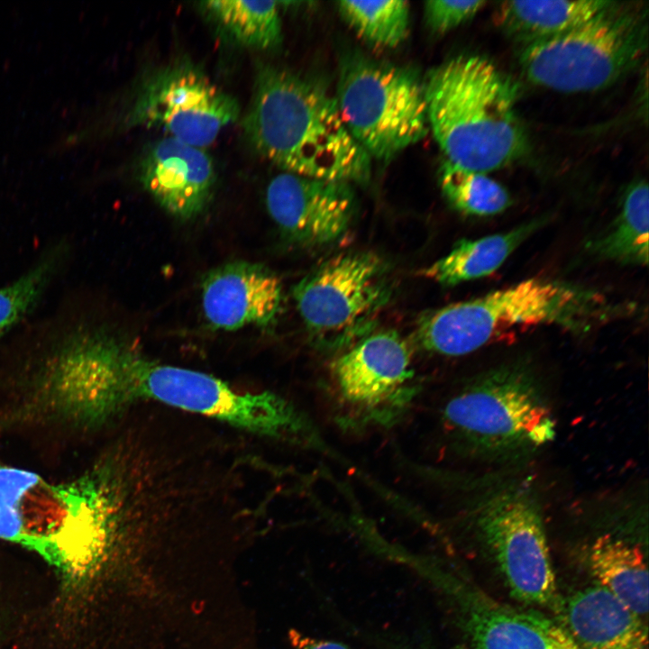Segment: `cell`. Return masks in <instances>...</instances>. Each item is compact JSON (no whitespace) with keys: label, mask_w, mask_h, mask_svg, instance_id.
<instances>
[{"label":"cell","mask_w":649,"mask_h":649,"mask_svg":"<svg viewBox=\"0 0 649 649\" xmlns=\"http://www.w3.org/2000/svg\"><path fill=\"white\" fill-rule=\"evenodd\" d=\"M243 121L253 147L284 172L366 182L370 157L347 130L334 97L316 82L270 65L257 69Z\"/></svg>","instance_id":"obj_1"},{"label":"cell","mask_w":649,"mask_h":649,"mask_svg":"<svg viewBox=\"0 0 649 649\" xmlns=\"http://www.w3.org/2000/svg\"><path fill=\"white\" fill-rule=\"evenodd\" d=\"M115 529L114 491L98 467L73 482L51 484L0 465V538L35 551L67 577L92 570Z\"/></svg>","instance_id":"obj_2"},{"label":"cell","mask_w":649,"mask_h":649,"mask_svg":"<svg viewBox=\"0 0 649 649\" xmlns=\"http://www.w3.org/2000/svg\"><path fill=\"white\" fill-rule=\"evenodd\" d=\"M424 87L429 128L451 164L486 173L526 151L517 87L489 59L454 57L434 68Z\"/></svg>","instance_id":"obj_3"},{"label":"cell","mask_w":649,"mask_h":649,"mask_svg":"<svg viewBox=\"0 0 649 649\" xmlns=\"http://www.w3.org/2000/svg\"><path fill=\"white\" fill-rule=\"evenodd\" d=\"M631 310L592 290L533 278L474 299L427 311L419 316L414 336L427 352L460 356L516 328L555 324L585 333Z\"/></svg>","instance_id":"obj_4"},{"label":"cell","mask_w":649,"mask_h":649,"mask_svg":"<svg viewBox=\"0 0 649 649\" xmlns=\"http://www.w3.org/2000/svg\"><path fill=\"white\" fill-rule=\"evenodd\" d=\"M443 427L458 449L488 460H509L546 445L555 421L533 371L505 364L479 375L442 410Z\"/></svg>","instance_id":"obj_5"},{"label":"cell","mask_w":649,"mask_h":649,"mask_svg":"<svg viewBox=\"0 0 649 649\" xmlns=\"http://www.w3.org/2000/svg\"><path fill=\"white\" fill-rule=\"evenodd\" d=\"M647 9L611 4L557 36L522 47L521 69L533 83L562 92L595 91L632 70L647 49Z\"/></svg>","instance_id":"obj_6"},{"label":"cell","mask_w":649,"mask_h":649,"mask_svg":"<svg viewBox=\"0 0 649 649\" xmlns=\"http://www.w3.org/2000/svg\"><path fill=\"white\" fill-rule=\"evenodd\" d=\"M148 402L270 438L279 436L289 418L287 400L273 392H241L210 374L151 361L124 343L117 378L120 413Z\"/></svg>","instance_id":"obj_7"},{"label":"cell","mask_w":649,"mask_h":649,"mask_svg":"<svg viewBox=\"0 0 649 649\" xmlns=\"http://www.w3.org/2000/svg\"><path fill=\"white\" fill-rule=\"evenodd\" d=\"M335 100L347 130L370 158L389 160L428 133L424 83L409 69L348 58Z\"/></svg>","instance_id":"obj_8"},{"label":"cell","mask_w":649,"mask_h":649,"mask_svg":"<svg viewBox=\"0 0 649 649\" xmlns=\"http://www.w3.org/2000/svg\"><path fill=\"white\" fill-rule=\"evenodd\" d=\"M387 267L375 253L343 252L296 284L293 297L317 347L341 350L372 332L392 294Z\"/></svg>","instance_id":"obj_9"},{"label":"cell","mask_w":649,"mask_h":649,"mask_svg":"<svg viewBox=\"0 0 649 649\" xmlns=\"http://www.w3.org/2000/svg\"><path fill=\"white\" fill-rule=\"evenodd\" d=\"M48 337L41 391L60 416L95 425L117 415L115 386L123 342L77 320Z\"/></svg>","instance_id":"obj_10"},{"label":"cell","mask_w":649,"mask_h":649,"mask_svg":"<svg viewBox=\"0 0 649 649\" xmlns=\"http://www.w3.org/2000/svg\"><path fill=\"white\" fill-rule=\"evenodd\" d=\"M474 512L479 534L511 595L530 606L555 605V575L534 495L507 486L484 495Z\"/></svg>","instance_id":"obj_11"},{"label":"cell","mask_w":649,"mask_h":649,"mask_svg":"<svg viewBox=\"0 0 649 649\" xmlns=\"http://www.w3.org/2000/svg\"><path fill=\"white\" fill-rule=\"evenodd\" d=\"M237 101L200 69L178 63L154 73L142 87L128 125L159 127L169 137L203 148L239 116Z\"/></svg>","instance_id":"obj_12"},{"label":"cell","mask_w":649,"mask_h":649,"mask_svg":"<svg viewBox=\"0 0 649 649\" xmlns=\"http://www.w3.org/2000/svg\"><path fill=\"white\" fill-rule=\"evenodd\" d=\"M410 351L391 330L370 333L332 363L339 399L360 419L387 422L411 402Z\"/></svg>","instance_id":"obj_13"},{"label":"cell","mask_w":649,"mask_h":649,"mask_svg":"<svg viewBox=\"0 0 649 649\" xmlns=\"http://www.w3.org/2000/svg\"><path fill=\"white\" fill-rule=\"evenodd\" d=\"M435 571L455 606L465 649H580L561 624L501 604L457 575Z\"/></svg>","instance_id":"obj_14"},{"label":"cell","mask_w":649,"mask_h":649,"mask_svg":"<svg viewBox=\"0 0 649 649\" xmlns=\"http://www.w3.org/2000/svg\"><path fill=\"white\" fill-rule=\"evenodd\" d=\"M268 211L282 233L303 246L328 245L349 230L356 208L350 184L283 172L266 191Z\"/></svg>","instance_id":"obj_15"},{"label":"cell","mask_w":649,"mask_h":649,"mask_svg":"<svg viewBox=\"0 0 649 649\" xmlns=\"http://www.w3.org/2000/svg\"><path fill=\"white\" fill-rule=\"evenodd\" d=\"M202 302L206 319L215 329L267 327L280 313L282 288L279 278L266 267L233 261L204 278Z\"/></svg>","instance_id":"obj_16"},{"label":"cell","mask_w":649,"mask_h":649,"mask_svg":"<svg viewBox=\"0 0 649 649\" xmlns=\"http://www.w3.org/2000/svg\"><path fill=\"white\" fill-rule=\"evenodd\" d=\"M144 188L167 212L189 219L206 207L215 180L214 164L202 148L172 137L154 142L140 166Z\"/></svg>","instance_id":"obj_17"},{"label":"cell","mask_w":649,"mask_h":649,"mask_svg":"<svg viewBox=\"0 0 649 649\" xmlns=\"http://www.w3.org/2000/svg\"><path fill=\"white\" fill-rule=\"evenodd\" d=\"M561 612L562 626L580 649H648L642 617L601 586L576 592Z\"/></svg>","instance_id":"obj_18"},{"label":"cell","mask_w":649,"mask_h":649,"mask_svg":"<svg viewBox=\"0 0 649 649\" xmlns=\"http://www.w3.org/2000/svg\"><path fill=\"white\" fill-rule=\"evenodd\" d=\"M612 1H505L497 7L496 23L523 46L566 32L587 22Z\"/></svg>","instance_id":"obj_19"},{"label":"cell","mask_w":649,"mask_h":649,"mask_svg":"<svg viewBox=\"0 0 649 649\" xmlns=\"http://www.w3.org/2000/svg\"><path fill=\"white\" fill-rule=\"evenodd\" d=\"M542 224V220H534L507 233L461 240L446 256L425 269L422 274L444 286L490 275Z\"/></svg>","instance_id":"obj_20"},{"label":"cell","mask_w":649,"mask_h":649,"mask_svg":"<svg viewBox=\"0 0 649 649\" xmlns=\"http://www.w3.org/2000/svg\"><path fill=\"white\" fill-rule=\"evenodd\" d=\"M589 563L600 586L639 617L648 611V571L639 547L611 535L597 537Z\"/></svg>","instance_id":"obj_21"},{"label":"cell","mask_w":649,"mask_h":649,"mask_svg":"<svg viewBox=\"0 0 649 649\" xmlns=\"http://www.w3.org/2000/svg\"><path fill=\"white\" fill-rule=\"evenodd\" d=\"M649 193L647 182L638 179L626 188L613 224L590 244L600 259L621 264L648 263Z\"/></svg>","instance_id":"obj_22"},{"label":"cell","mask_w":649,"mask_h":649,"mask_svg":"<svg viewBox=\"0 0 649 649\" xmlns=\"http://www.w3.org/2000/svg\"><path fill=\"white\" fill-rule=\"evenodd\" d=\"M201 7L212 21L243 45L266 50L281 42L278 2L206 1L201 3Z\"/></svg>","instance_id":"obj_23"},{"label":"cell","mask_w":649,"mask_h":649,"mask_svg":"<svg viewBox=\"0 0 649 649\" xmlns=\"http://www.w3.org/2000/svg\"><path fill=\"white\" fill-rule=\"evenodd\" d=\"M65 245L44 252L26 272L0 288V339L34 310L65 260Z\"/></svg>","instance_id":"obj_24"},{"label":"cell","mask_w":649,"mask_h":649,"mask_svg":"<svg viewBox=\"0 0 649 649\" xmlns=\"http://www.w3.org/2000/svg\"><path fill=\"white\" fill-rule=\"evenodd\" d=\"M343 20L367 42L395 48L408 34L409 3L407 1H340Z\"/></svg>","instance_id":"obj_25"},{"label":"cell","mask_w":649,"mask_h":649,"mask_svg":"<svg viewBox=\"0 0 649 649\" xmlns=\"http://www.w3.org/2000/svg\"><path fill=\"white\" fill-rule=\"evenodd\" d=\"M441 190L456 210L471 215H493L511 204L507 191L485 173L466 170L448 161L439 172Z\"/></svg>","instance_id":"obj_26"},{"label":"cell","mask_w":649,"mask_h":649,"mask_svg":"<svg viewBox=\"0 0 649 649\" xmlns=\"http://www.w3.org/2000/svg\"><path fill=\"white\" fill-rule=\"evenodd\" d=\"M486 4L481 0L427 1L424 7L426 25L435 33H446L471 19Z\"/></svg>","instance_id":"obj_27"},{"label":"cell","mask_w":649,"mask_h":649,"mask_svg":"<svg viewBox=\"0 0 649 649\" xmlns=\"http://www.w3.org/2000/svg\"><path fill=\"white\" fill-rule=\"evenodd\" d=\"M293 642L297 649H352L341 643L303 635L296 632Z\"/></svg>","instance_id":"obj_28"}]
</instances>
